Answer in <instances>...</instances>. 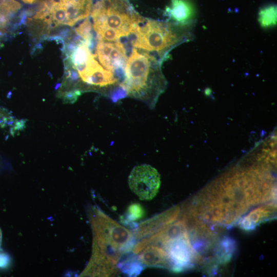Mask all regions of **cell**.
Masks as SVG:
<instances>
[{
	"label": "cell",
	"mask_w": 277,
	"mask_h": 277,
	"mask_svg": "<svg viewBox=\"0 0 277 277\" xmlns=\"http://www.w3.org/2000/svg\"><path fill=\"white\" fill-rule=\"evenodd\" d=\"M166 85L159 60L145 51L133 48L124 68L122 86L127 96L153 109Z\"/></svg>",
	"instance_id": "obj_1"
},
{
	"label": "cell",
	"mask_w": 277,
	"mask_h": 277,
	"mask_svg": "<svg viewBox=\"0 0 277 277\" xmlns=\"http://www.w3.org/2000/svg\"><path fill=\"white\" fill-rule=\"evenodd\" d=\"M90 220L93 239L89 262L116 265L122 255L133 248V234L97 208H93Z\"/></svg>",
	"instance_id": "obj_2"
},
{
	"label": "cell",
	"mask_w": 277,
	"mask_h": 277,
	"mask_svg": "<svg viewBox=\"0 0 277 277\" xmlns=\"http://www.w3.org/2000/svg\"><path fill=\"white\" fill-rule=\"evenodd\" d=\"M93 28L98 39L117 41L132 34L145 20L125 0H101L92 7Z\"/></svg>",
	"instance_id": "obj_3"
},
{
	"label": "cell",
	"mask_w": 277,
	"mask_h": 277,
	"mask_svg": "<svg viewBox=\"0 0 277 277\" xmlns=\"http://www.w3.org/2000/svg\"><path fill=\"white\" fill-rule=\"evenodd\" d=\"M144 21L132 34V45L145 51L156 52L163 57L172 48L193 37V24L182 26L153 19Z\"/></svg>",
	"instance_id": "obj_4"
},
{
	"label": "cell",
	"mask_w": 277,
	"mask_h": 277,
	"mask_svg": "<svg viewBox=\"0 0 277 277\" xmlns=\"http://www.w3.org/2000/svg\"><path fill=\"white\" fill-rule=\"evenodd\" d=\"M131 191L142 200H150L159 192L161 185L160 174L157 170L148 164L134 167L128 179Z\"/></svg>",
	"instance_id": "obj_5"
},
{
	"label": "cell",
	"mask_w": 277,
	"mask_h": 277,
	"mask_svg": "<svg viewBox=\"0 0 277 277\" xmlns=\"http://www.w3.org/2000/svg\"><path fill=\"white\" fill-rule=\"evenodd\" d=\"M98 59L105 69L124 80V68L127 61L126 49L121 42L98 39L96 47Z\"/></svg>",
	"instance_id": "obj_6"
},
{
	"label": "cell",
	"mask_w": 277,
	"mask_h": 277,
	"mask_svg": "<svg viewBox=\"0 0 277 277\" xmlns=\"http://www.w3.org/2000/svg\"><path fill=\"white\" fill-rule=\"evenodd\" d=\"M92 53L89 56L78 75L82 81L98 88H108L117 85L120 78L112 72L103 68L95 60Z\"/></svg>",
	"instance_id": "obj_7"
},
{
	"label": "cell",
	"mask_w": 277,
	"mask_h": 277,
	"mask_svg": "<svg viewBox=\"0 0 277 277\" xmlns=\"http://www.w3.org/2000/svg\"><path fill=\"white\" fill-rule=\"evenodd\" d=\"M177 209L165 211L139 224L134 232L135 239H143L156 234L176 216Z\"/></svg>",
	"instance_id": "obj_8"
},
{
	"label": "cell",
	"mask_w": 277,
	"mask_h": 277,
	"mask_svg": "<svg viewBox=\"0 0 277 277\" xmlns=\"http://www.w3.org/2000/svg\"><path fill=\"white\" fill-rule=\"evenodd\" d=\"M165 11L171 23L182 26L194 24L195 10L188 0H171Z\"/></svg>",
	"instance_id": "obj_9"
},
{
	"label": "cell",
	"mask_w": 277,
	"mask_h": 277,
	"mask_svg": "<svg viewBox=\"0 0 277 277\" xmlns=\"http://www.w3.org/2000/svg\"><path fill=\"white\" fill-rule=\"evenodd\" d=\"M67 19V25L72 27L88 17L92 7L93 0H60Z\"/></svg>",
	"instance_id": "obj_10"
},
{
	"label": "cell",
	"mask_w": 277,
	"mask_h": 277,
	"mask_svg": "<svg viewBox=\"0 0 277 277\" xmlns=\"http://www.w3.org/2000/svg\"><path fill=\"white\" fill-rule=\"evenodd\" d=\"M138 261L144 266L149 267H169L172 266L169 256L165 250L156 245L145 246L138 253Z\"/></svg>",
	"instance_id": "obj_11"
},
{
	"label": "cell",
	"mask_w": 277,
	"mask_h": 277,
	"mask_svg": "<svg viewBox=\"0 0 277 277\" xmlns=\"http://www.w3.org/2000/svg\"><path fill=\"white\" fill-rule=\"evenodd\" d=\"M271 212L267 208H261L255 210L245 217L240 222V226L244 229L249 230L254 228L263 221L270 218Z\"/></svg>",
	"instance_id": "obj_12"
},
{
	"label": "cell",
	"mask_w": 277,
	"mask_h": 277,
	"mask_svg": "<svg viewBox=\"0 0 277 277\" xmlns=\"http://www.w3.org/2000/svg\"><path fill=\"white\" fill-rule=\"evenodd\" d=\"M259 22L263 28L274 26L276 23V7L269 5L263 7L259 13Z\"/></svg>",
	"instance_id": "obj_13"
},
{
	"label": "cell",
	"mask_w": 277,
	"mask_h": 277,
	"mask_svg": "<svg viewBox=\"0 0 277 277\" xmlns=\"http://www.w3.org/2000/svg\"><path fill=\"white\" fill-rule=\"evenodd\" d=\"M21 8L22 5L16 0H0V20L9 19L12 22Z\"/></svg>",
	"instance_id": "obj_14"
},
{
	"label": "cell",
	"mask_w": 277,
	"mask_h": 277,
	"mask_svg": "<svg viewBox=\"0 0 277 277\" xmlns=\"http://www.w3.org/2000/svg\"><path fill=\"white\" fill-rule=\"evenodd\" d=\"M75 33L86 42L91 52L94 45V39L92 32V24L88 17H87L79 26L74 29Z\"/></svg>",
	"instance_id": "obj_15"
},
{
	"label": "cell",
	"mask_w": 277,
	"mask_h": 277,
	"mask_svg": "<svg viewBox=\"0 0 277 277\" xmlns=\"http://www.w3.org/2000/svg\"><path fill=\"white\" fill-rule=\"evenodd\" d=\"M127 213L128 220L132 221L142 218L144 215V211L140 204H134L128 207Z\"/></svg>",
	"instance_id": "obj_16"
},
{
	"label": "cell",
	"mask_w": 277,
	"mask_h": 277,
	"mask_svg": "<svg viewBox=\"0 0 277 277\" xmlns=\"http://www.w3.org/2000/svg\"><path fill=\"white\" fill-rule=\"evenodd\" d=\"M10 263V256L6 253L0 252V268H7L9 267Z\"/></svg>",
	"instance_id": "obj_17"
},
{
	"label": "cell",
	"mask_w": 277,
	"mask_h": 277,
	"mask_svg": "<svg viewBox=\"0 0 277 277\" xmlns=\"http://www.w3.org/2000/svg\"><path fill=\"white\" fill-rule=\"evenodd\" d=\"M10 115L7 113L6 111L3 110L0 108V117H3L4 118H7L9 117Z\"/></svg>",
	"instance_id": "obj_18"
},
{
	"label": "cell",
	"mask_w": 277,
	"mask_h": 277,
	"mask_svg": "<svg viewBox=\"0 0 277 277\" xmlns=\"http://www.w3.org/2000/svg\"><path fill=\"white\" fill-rule=\"evenodd\" d=\"M24 3L27 4H32L37 0H22Z\"/></svg>",
	"instance_id": "obj_19"
},
{
	"label": "cell",
	"mask_w": 277,
	"mask_h": 277,
	"mask_svg": "<svg viewBox=\"0 0 277 277\" xmlns=\"http://www.w3.org/2000/svg\"><path fill=\"white\" fill-rule=\"evenodd\" d=\"M2 233L1 229L0 228V247L2 243Z\"/></svg>",
	"instance_id": "obj_20"
},
{
	"label": "cell",
	"mask_w": 277,
	"mask_h": 277,
	"mask_svg": "<svg viewBox=\"0 0 277 277\" xmlns=\"http://www.w3.org/2000/svg\"><path fill=\"white\" fill-rule=\"evenodd\" d=\"M2 44H1V42H0V48L2 47Z\"/></svg>",
	"instance_id": "obj_21"
}]
</instances>
